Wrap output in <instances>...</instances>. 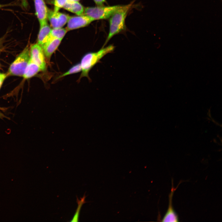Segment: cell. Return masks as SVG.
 I'll return each instance as SVG.
<instances>
[{"label":"cell","mask_w":222,"mask_h":222,"mask_svg":"<svg viewBox=\"0 0 222 222\" xmlns=\"http://www.w3.org/2000/svg\"><path fill=\"white\" fill-rule=\"evenodd\" d=\"M133 3V2L127 5L121 6L109 18V32L102 47H104L113 36L125 29V19Z\"/></svg>","instance_id":"cell-1"},{"label":"cell","mask_w":222,"mask_h":222,"mask_svg":"<svg viewBox=\"0 0 222 222\" xmlns=\"http://www.w3.org/2000/svg\"><path fill=\"white\" fill-rule=\"evenodd\" d=\"M115 47L113 45H110L102 47L96 52H88L84 55L80 63L82 70L79 79L84 77L89 78L88 73L90 70L104 56L113 52Z\"/></svg>","instance_id":"cell-2"},{"label":"cell","mask_w":222,"mask_h":222,"mask_svg":"<svg viewBox=\"0 0 222 222\" xmlns=\"http://www.w3.org/2000/svg\"><path fill=\"white\" fill-rule=\"evenodd\" d=\"M30 58V48L27 46L11 64L7 76H23Z\"/></svg>","instance_id":"cell-3"},{"label":"cell","mask_w":222,"mask_h":222,"mask_svg":"<svg viewBox=\"0 0 222 222\" xmlns=\"http://www.w3.org/2000/svg\"><path fill=\"white\" fill-rule=\"evenodd\" d=\"M120 6L115 5L88 7L84 8V14L89 16L94 21L106 19L109 18Z\"/></svg>","instance_id":"cell-4"},{"label":"cell","mask_w":222,"mask_h":222,"mask_svg":"<svg viewBox=\"0 0 222 222\" xmlns=\"http://www.w3.org/2000/svg\"><path fill=\"white\" fill-rule=\"evenodd\" d=\"M94 20L85 14L76 16H69L66 28L68 31L85 27Z\"/></svg>","instance_id":"cell-5"},{"label":"cell","mask_w":222,"mask_h":222,"mask_svg":"<svg viewBox=\"0 0 222 222\" xmlns=\"http://www.w3.org/2000/svg\"><path fill=\"white\" fill-rule=\"evenodd\" d=\"M30 58L44 71L46 68L45 56L41 46L37 43L32 45L30 48Z\"/></svg>","instance_id":"cell-6"},{"label":"cell","mask_w":222,"mask_h":222,"mask_svg":"<svg viewBox=\"0 0 222 222\" xmlns=\"http://www.w3.org/2000/svg\"><path fill=\"white\" fill-rule=\"evenodd\" d=\"M69 16L59 11L48 10L47 19L53 28H62L67 23Z\"/></svg>","instance_id":"cell-7"},{"label":"cell","mask_w":222,"mask_h":222,"mask_svg":"<svg viewBox=\"0 0 222 222\" xmlns=\"http://www.w3.org/2000/svg\"><path fill=\"white\" fill-rule=\"evenodd\" d=\"M35 14L40 26L47 23L48 10L44 0H34Z\"/></svg>","instance_id":"cell-8"},{"label":"cell","mask_w":222,"mask_h":222,"mask_svg":"<svg viewBox=\"0 0 222 222\" xmlns=\"http://www.w3.org/2000/svg\"><path fill=\"white\" fill-rule=\"evenodd\" d=\"M172 188L170 193L169 195V205L167 211L165 214L161 221L162 222H178V216L174 210L172 204V199L174 191L177 187L174 188L173 185V180H172Z\"/></svg>","instance_id":"cell-9"},{"label":"cell","mask_w":222,"mask_h":222,"mask_svg":"<svg viewBox=\"0 0 222 222\" xmlns=\"http://www.w3.org/2000/svg\"><path fill=\"white\" fill-rule=\"evenodd\" d=\"M62 39H55L49 40L41 46L45 57L49 61L54 52L60 45Z\"/></svg>","instance_id":"cell-10"},{"label":"cell","mask_w":222,"mask_h":222,"mask_svg":"<svg viewBox=\"0 0 222 222\" xmlns=\"http://www.w3.org/2000/svg\"><path fill=\"white\" fill-rule=\"evenodd\" d=\"M51 29L47 22L40 26L37 37V43L41 46L47 41Z\"/></svg>","instance_id":"cell-11"},{"label":"cell","mask_w":222,"mask_h":222,"mask_svg":"<svg viewBox=\"0 0 222 222\" xmlns=\"http://www.w3.org/2000/svg\"><path fill=\"white\" fill-rule=\"evenodd\" d=\"M41 71L42 70L39 66L30 58L23 76L24 79H28L33 76Z\"/></svg>","instance_id":"cell-12"},{"label":"cell","mask_w":222,"mask_h":222,"mask_svg":"<svg viewBox=\"0 0 222 222\" xmlns=\"http://www.w3.org/2000/svg\"><path fill=\"white\" fill-rule=\"evenodd\" d=\"M63 8L78 15L84 14V8L79 2L67 1Z\"/></svg>","instance_id":"cell-13"},{"label":"cell","mask_w":222,"mask_h":222,"mask_svg":"<svg viewBox=\"0 0 222 222\" xmlns=\"http://www.w3.org/2000/svg\"><path fill=\"white\" fill-rule=\"evenodd\" d=\"M67 32L66 28H52L47 41L55 39H62Z\"/></svg>","instance_id":"cell-14"},{"label":"cell","mask_w":222,"mask_h":222,"mask_svg":"<svg viewBox=\"0 0 222 222\" xmlns=\"http://www.w3.org/2000/svg\"><path fill=\"white\" fill-rule=\"evenodd\" d=\"M86 197L85 194L83 197L80 198V200L77 197L76 201L78 204V207L72 220L70 221L71 222H78L79 221V217L80 209L83 204L86 202L85 200Z\"/></svg>","instance_id":"cell-15"},{"label":"cell","mask_w":222,"mask_h":222,"mask_svg":"<svg viewBox=\"0 0 222 222\" xmlns=\"http://www.w3.org/2000/svg\"><path fill=\"white\" fill-rule=\"evenodd\" d=\"M82 69L80 63L73 66L66 72L58 76L57 79H59L66 76L76 73L81 71Z\"/></svg>","instance_id":"cell-16"},{"label":"cell","mask_w":222,"mask_h":222,"mask_svg":"<svg viewBox=\"0 0 222 222\" xmlns=\"http://www.w3.org/2000/svg\"><path fill=\"white\" fill-rule=\"evenodd\" d=\"M67 1L68 0H54L53 10L58 11L61 8H63Z\"/></svg>","instance_id":"cell-17"},{"label":"cell","mask_w":222,"mask_h":222,"mask_svg":"<svg viewBox=\"0 0 222 222\" xmlns=\"http://www.w3.org/2000/svg\"><path fill=\"white\" fill-rule=\"evenodd\" d=\"M7 76V74L0 73V88L2 84V83Z\"/></svg>","instance_id":"cell-18"},{"label":"cell","mask_w":222,"mask_h":222,"mask_svg":"<svg viewBox=\"0 0 222 222\" xmlns=\"http://www.w3.org/2000/svg\"><path fill=\"white\" fill-rule=\"evenodd\" d=\"M97 6H103L104 3L106 2V0H93Z\"/></svg>","instance_id":"cell-19"},{"label":"cell","mask_w":222,"mask_h":222,"mask_svg":"<svg viewBox=\"0 0 222 222\" xmlns=\"http://www.w3.org/2000/svg\"><path fill=\"white\" fill-rule=\"evenodd\" d=\"M21 2L22 6L26 9L28 6V0H21Z\"/></svg>","instance_id":"cell-20"},{"label":"cell","mask_w":222,"mask_h":222,"mask_svg":"<svg viewBox=\"0 0 222 222\" xmlns=\"http://www.w3.org/2000/svg\"><path fill=\"white\" fill-rule=\"evenodd\" d=\"M80 0H68V1L70 2H79Z\"/></svg>","instance_id":"cell-21"},{"label":"cell","mask_w":222,"mask_h":222,"mask_svg":"<svg viewBox=\"0 0 222 222\" xmlns=\"http://www.w3.org/2000/svg\"><path fill=\"white\" fill-rule=\"evenodd\" d=\"M3 6L2 5L0 4V8L3 7Z\"/></svg>","instance_id":"cell-22"},{"label":"cell","mask_w":222,"mask_h":222,"mask_svg":"<svg viewBox=\"0 0 222 222\" xmlns=\"http://www.w3.org/2000/svg\"></svg>","instance_id":"cell-23"}]
</instances>
